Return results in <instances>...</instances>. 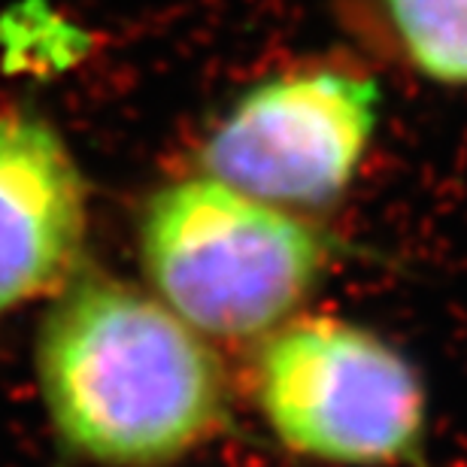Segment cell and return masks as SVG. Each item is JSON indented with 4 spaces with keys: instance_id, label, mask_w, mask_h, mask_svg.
<instances>
[{
    "instance_id": "obj_4",
    "label": "cell",
    "mask_w": 467,
    "mask_h": 467,
    "mask_svg": "<svg viewBox=\"0 0 467 467\" xmlns=\"http://www.w3.org/2000/svg\"><path fill=\"white\" fill-rule=\"evenodd\" d=\"M379 88L337 67L258 82L201 149L213 180L274 207H325L355 180L377 130Z\"/></svg>"
},
{
    "instance_id": "obj_3",
    "label": "cell",
    "mask_w": 467,
    "mask_h": 467,
    "mask_svg": "<svg viewBox=\"0 0 467 467\" xmlns=\"http://www.w3.org/2000/svg\"><path fill=\"white\" fill-rule=\"evenodd\" d=\"M258 407L288 452L340 467L416 464L428 398L416 368L361 325L304 316L267 334Z\"/></svg>"
},
{
    "instance_id": "obj_5",
    "label": "cell",
    "mask_w": 467,
    "mask_h": 467,
    "mask_svg": "<svg viewBox=\"0 0 467 467\" xmlns=\"http://www.w3.org/2000/svg\"><path fill=\"white\" fill-rule=\"evenodd\" d=\"M86 240V182L49 121L0 113V319L61 292Z\"/></svg>"
},
{
    "instance_id": "obj_2",
    "label": "cell",
    "mask_w": 467,
    "mask_h": 467,
    "mask_svg": "<svg viewBox=\"0 0 467 467\" xmlns=\"http://www.w3.org/2000/svg\"><path fill=\"white\" fill-rule=\"evenodd\" d=\"M328 255L322 234L292 210L207 173L158 189L140 216V258L158 301L222 340L261 337L292 319Z\"/></svg>"
},
{
    "instance_id": "obj_6",
    "label": "cell",
    "mask_w": 467,
    "mask_h": 467,
    "mask_svg": "<svg viewBox=\"0 0 467 467\" xmlns=\"http://www.w3.org/2000/svg\"><path fill=\"white\" fill-rule=\"evenodd\" d=\"M416 73L467 88V0H379Z\"/></svg>"
},
{
    "instance_id": "obj_1",
    "label": "cell",
    "mask_w": 467,
    "mask_h": 467,
    "mask_svg": "<svg viewBox=\"0 0 467 467\" xmlns=\"http://www.w3.org/2000/svg\"><path fill=\"white\" fill-rule=\"evenodd\" d=\"M36 379L61 443L107 467H161L219 434L225 373L171 306L113 276L61 288L36 337Z\"/></svg>"
}]
</instances>
